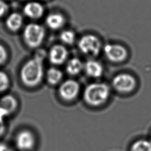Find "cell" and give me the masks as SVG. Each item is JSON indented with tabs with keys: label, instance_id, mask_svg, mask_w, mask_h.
Returning a JSON list of instances; mask_svg holds the SVG:
<instances>
[{
	"label": "cell",
	"instance_id": "1",
	"mask_svg": "<svg viewBox=\"0 0 151 151\" xmlns=\"http://www.w3.org/2000/svg\"><path fill=\"white\" fill-rule=\"evenodd\" d=\"M45 51H38L34 57L27 61L21 70L22 82L28 87H35L42 80L44 76V60Z\"/></svg>",
	"mask_w": 151,
	"mask_h": 151
},
{
	"label": "cell",
	"instance_id": "2",
	"mask_svg": "<svg viewBox=\"0 0 151 151\" xmlns=\"http://www.w3.org/2000/svg\"><path fill=\"white\" fill-rule=\"evenodd\" d=\"M110 90L104 83H92L87 85L83 93L84 101L91 106H99L109 97Z\"/></svg>",
	"mask_w": 151,
	"mask_h": 151
},
{
	"label": "cell",
	"instance_id": "3",
	"mask_svg": "<svg viewBox=\"0 0 151 151\" xmlns=\"http://www.w3.org/2000/svg\"><path fill=\"white\" fill-rule=\"evenodd\" d=\"M45 34V29L42 25L37 23H30L24 29L23 38L29 47L37 48L42 43Z\"/></svg>",
	"mask_w": 151,
	"mask_h": 151
},
{
	"label": "cell",
	"instance_id": "4",
	"mask_svg": "<svg viewBox=\"0 0 151 151\" xmlns=\"http://www.w3.org/2000/svg\"><path fill=\"white\" fill-rule=\"evenodd\" d=\"M78 47L84 54L90 56H97L101 49V43L99 38L93 34H86L78 41Z\"/></svg>",
	"mask_w": 151,
	"mask_h": 151
},
{
	"label": "cell",
	"instance_id": "5",
	"mask_svg": "<svg viewBox=\"0 0 151 151\" xmlns=\"http://www.w3.org/2000/svg\"><path fill=\"white\" fill-rule=\"evenodd\" d=\"M136 84L134 77L128 73H120L116 75L112 80L114 88L120 93H129L132 91Z\"/></svg>",
	"mask_w": 151,
	"mask_h": 151
},
{
	"label": "cell",
	"instance_id": "6",
	"mask_svg": "<svg viewBox=\"0 0 151 151\" xmlns=\"http://www.w3.org/2000/svg\"><path fill=\"white\" fill-rule=\"evenodd\" d=\"M103 52L106 57L114 63L122 62L127 57L128 52L126 48L118 44L109 43L103 47Z\"/></svg>",
	"mask_w": 151,
	"mask_h": 151
},
{
	"label": "cell",
	"instance_id": "7",
	"mask_svg": "<svg viewBox=\"0 0 151 151\" xmlns=\"http://www.w3.org/2000/svg\"><path fill=\"white\" fill-rule=\"evenodd\" d=\"M80 85L75 80L68 79L64 81L58 88L60 96L65 100H72L78 95Z\"/></svg>",
	"mask_w": 151,
	"mask_h": 151
},
{
	"label": "cell",
	"instance_id": "8",
	"mask_svg": "<svg viewBox=\"0 0 151 151\" xmlns=\"http://www.w3.org/2000/svg\"><path fill=\"white\" fill-rule=\"evenodd\" d=\"M35 137L32 132L23 130L18 132L15 138V143L18 149L22 151L32 149L35 145Z\"/></svg>",
	"mask_w": 151,
	"mask_h": 151
},
{
	"label": "cell",
	"instance_id": "9",
	"mask_svg": "<svg viewBox=\"0 0 151 151\" xmlns=\"http://www.w3.org/2000/svg\"><path fill=\"white\" fill-rule=\"evenodd\" d=\"M68 50L65 47L61 44H57L50 48L48 57L51 64L58 65L65 62L68 58Z\"/></svg>",
	"mask_w": 151,
	"mask_h": 151
},
{
	"label": "cell",
	"instance_id": "10",
	"mask_svg": "<svg viewBox=\"0 0 151 151\" xmlns=\"http://www.w3.org/2000/svg\"><path fill=\"white\" fill-rule=\"evenodd\" d=\"M17 106V100L13 96H4L0 99V116L5 118L12 114L16 110Z\"/></svg>",
	"mask_w": 151,
	"mask_h": 151
},
{
	"label": "cell",
	"instance_id": "11",
	"mask_svg": "<svg viewBox=\"0 0 151 151\" xmlns=\"http://www.w3.org/2000/svg\"><path fill=\"white\" fill-rule=\"evenodd\" d=\"M23 12L25 15L31 19H38L41 18L44 12L43 5L37 1L29 2L24 6Z\"/></svg>",
	"mask_w": 151,
	"mask_h": 151
},
{
	"label": "cell",
	"instance_id": "12",
	"mask_svg": "<svg viewBox=\"0 0 151 151\" xmlns=\"http://www.w3.org/2000/svg\"><path fill=\"white\" fill-rule=\"evenodd\" d=\"M83 70L85 73L90 77L99 78L103 73V67L97 60L90 59L84 64Z\"/></svg>",
	"mask_w": 151,
	"mask_h": 151
},
{
	"label": "cell",
	"instance_id": "13",
	"mask_svg": "<svg viewBox=\"0 0 151 151\" xmlns=\"http://www.w3.org/2000/svg\"><path fill=\"white\" fill-rule=\"evenodd\" d=\"M65 19L64 15L58 12L50 13L45 18L47 26L54 30L61 28L65 24Z\"/></svg>",
	"mask_w": 151,
	"mask_h": 151
},
{
	"label": "cell",
	"instance_id": "14",
	"mask_svg": "<svg viewBox=\"0 0 151 151\" xmlns=\"http://www.w3.org/2000/svg\"><path fill=\"white\" fill-rule=\"evenodd\" d=\"M84 68V64L81 60L76 57L72 58L67 61L65 70L68 74L71 76H76Z\"/></svg>",
	"mask_w": 151,
	"mask_h": 151
},
{
	"label": "cell",
	"instance_id": "15",
	"mask_svg": "<svg viewBox=\"0 0 151 151\" xmlns=\"http://www.w3.org/2000/svg\"><path fill=\"white\" fill-rule=\"evenodd\" d=\"M22 23V17L21 15L17 12L11 14L6 20V27L12 31H18L21 27Z\"/></svg>",
	"mask_w": 151,
	"mask_h": 151
},
{
	"label": "cell",
	"instance_id": "16",
	"mask_svg": "<svg viewBox=\"0 0 151 151\" xmlns=\"http://www.w3.org/2000/svg\"><path fill=\"white\" fill-rule=\"evenodd\" d=\"M47 82L51 85H55L60 83L63 77L62 71L57 67H51L46 72Z\"/></svg>",
	"mask_w": 151,
	"mask_h": 151
},
{
	"label": "cell",
	"instance_id": "17",
	"mask_svg": "<svg viewBox=\"0 0 151 151\" xmlns=\"http://www.w3.org/2000/svg\"><path fill=\"white\" fill-rule=\"evenodd\" d=\"M131 151H151V142L147 140H139L131 147Z\"/></svg>",
	"mask_w": 151,
	"mask_h": 151
},
{
	"label": "cell",
	"instance_id": "18",
	"mask_svg": "<svg viewBox=\"0 0 151 151\" xmlns=\"http://www.w3.org/2000/svg\"><path fill=\"white\" fill-rule=\"evenodd\" d=\"M60 39L63 43L71 45L76 40V34L71 30H64L60 34Z\"/></svg>",
	"mask_w": 151,
	"mask_h": 151
},
{
	"label": "cell",
	"instance_id": "19",
	"mask_svg": "<svg viewBox=\"0 0 151 151\" xmlns=\"http://www.w3.org/2000/svg\"><path fill=\"white\" fill-rule=\"evenodd\" d=\"M9 79L7 74L0 71V92L5 91L9 86Z\"/></svg>",
	"mask_w": 151,
	"mask_h": 151
},
{
	"label": "cell",
	"instance_id": "20",
	"mask_svg": "<svg viewBox=\"0 0 151 151\" xmlns=\"http://www.w3.org/2000/svg\"><path fill=\"white\" fill-rule=\"evenodd\" d=\"M7 58V52L5 48L0 44V64L5 62Z\"/></svg>",
	"mask_w": 151,
	"mask_h": 151
},
{
	"label": "cell",
	"instance_id": "21",
	"mask_svg": "<svg viewBox=\"0 0 151 151\" xmlns=\"http://www.w3.org/2000/svg\"><path fill=\"white\" fill-rule=\"evenodd\" d=\"M8 11V5L3 1L0 0V17H2Z\"/></svg>",
	"mask_w": 151,
	"mask_h": 151
},
{
	"label": "cell",
	"instance_id": "22",
	"mask_svg": "<svg viewBox=\"0 0 151 151\" xmlns=\"http://www.w3.org/2000/svg\"><path fill=\"white\" fill-rule=\"evenodd\" d=\"M4 117L0 116V137L2 136L6 131V125Z\"/></svg>",
	"mask_w": 151,
	"mask_h": 151
},
{
	"label": "cell",
	"instance_id": "23",
	"mask_svg": "<svg viewBox=\"0 0 151 151\" xmlns=\"http://www.w3.org/2000/svg\"><path fill=\"white\" fill-rule=\"evenodd\" d=\"M0 151H14L9 146L4 143H0Z\"/></svg>",
	"mask_w": 151,
	"mask_h": 151
}]
</instances>
